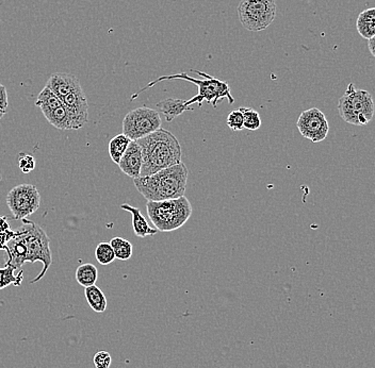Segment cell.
Here are the masks:
<instances>
[{"label": "cell", "instance_id": "1", "mask_svg": "<svg viewBox=\"0 0 375 368\" xmlns=\"http://www.w3.org/2000/svg\"><path fill=\"white\" fill-rule=\"evenodd\" d=\"M23 228L15 233L12 239L5 245V251L9 253L7 263L13 265L16 269L22 268L26 262H42V272L30 281V284H36L42 280L53 264V255L50 249V241L46 232L36 222L23 220Z\"/></svg>", "mask_w": 375, "mask_h": 368}, {"label": "cell", "instance_id": "2", "mask_svg": "<svg viewBox=\"0 0 375 368\" xmlns=\"http://www.w3.org/2000/svg\"><path fill=\"white\" fill-rule=\"evenodd\" d=\"M142 150V170L140 177L156 172L181 162V146L179 139L168 130L157 131L137 141Z\"/></svg>", "mask_w": 375, "mask_h": 368}, {"label": "cell", "instance_id": "3", "mask_svg": "<svg viewBox=\"0 0 375 368\" xmlns=\"http://www.w3.org/2000/svg\"><path fill=\"white\" fill-rule=\"evenodd\" d=\"M189 170L181 162L154 175L133 179L135 189L148 201H162L185 196Z\"/></svg>", "mask_w": 375, "mask_h": 368}, {"label": "cell", "instance_id": "4", "mask_svg": "<svg viewBox=\"0 0 375 368\" xmlns=\"http://www.w3.org/2000/svg\"><path fill=\"white\" fill-rule=\"evenodd\" d=\"M193 73H198V75L204 77V80H198V79L193 78L190 76H188L185 73H176V75L162 76L156 80L152 81L148 83L145 88L141 89L140 91L137 92V94L133 95L131 100H135L141 93L148 90V89L152 88L157 83L161 82V81L166 80H174V79H181V80L189 81V82L193 83L198 88V94L196 96L193 97L191 100H185V106L188 108H191V106L194 104H198V106H203V102H207L208 104H212L214 109L218 108V102H221L224 98L228 100V104H233L235 102V98L231 93V87L226 81L220 80V79L214 78L212 76L208 75V73H203L201 71H195L192 69Z\"/></svg>", "mask_w": 375, "mask_h": 368}, {"label": "cell", "instance_id": "5", "mask_svg": "<svg viewBox=\"0 0 375 368\" xmlns=\"http://www.w3.org/2000/svg\"><path fill=\"white\" fill-rule=\"evenodd\" d=\"M146 211L148 218L156 229L172 232L179 229L192 215V205L187 197L162 201H148Z\"/></svg>", "mask_w": 375, "mask_h": 368}, {"label": "cell", "instance_id": "6", "mask_svg": "<svg viewBox=\"0 0 375 368\" xmlns=\"http://www.w3.org/2000/svg\"><path fill=\"white\" fill-rule=\"evenodd\" d=\"M338 112L345 123L365 126L370 123L375 114L372 95L366 90H357L350 83L343 96L338 102Z\"/></svg>", "mask_w": 375, "mask_h": 368}, {"label": "cell", "instance_id": "7", "mask_svg": "<svg viewBox=\"0 0 375 368\" xmlns=\"http://www.w3.org/2000/svg\"><path fill=\"white\" fill-rule=\"evenodd\" d=\"M274 0H241L238 5V16L241 25L252 32L266 30L276 17Z\"/></svg>", "mask_w": 375, "mask_h": 368}, {"label": "cell", "instance_id": "8", "mask_svg": "<svg viewBox=\"0 0 375 368\" xmlns=\"http://www.w3.org/2000/svg\"><path fill=\"white\" fill-rule=\"evenodd\" d=\"M161 116L150 108H137L123 119V133L131 141H138L161 128Z\"/></svg>", "mask_w": 375, "mask_h": 368}, {"label": "cell", "instance_id": "9", "mask_svg": "<svg viewBox=\"0 0 375 368\" xmlns=\"http://www.w3.org/2000/svg\"><path fill=\"white\" fill-rule=\"evenodd\" d=\"M7 205L15 220H25L40 208V192L34 184H19L8 193Z\"/></svg>", "mask_w": 375, "mask_h": 368}, {"label": "cell", "instance_id": "10", "mask_svg": "<svg viewBox=\"0 0 375 368\" xmlns=\"http://www.w3.org/2000/svg\"><path fill=\"white\" fill-rule=\"evenodd\" d=\"M297 127L302 137L312 143L322 142L330 133L328 118L318 108H311L302 112L297 122Z\"/></svg>", "mask_w": 375, "mask_h": 368}, {"label": "cell", "instance_id": "11", "mask_svg": "<svg viewBox=\"0 0 375 368\" xmlns=\"http://www.w3.org/2000/svg\"><path fill=\"white\" fill-rule=\"evenodd\" d=\"M62 104L69 113L71 129L78 130L86 125L89 121V104L86 94L82 88L77 89L74 92L61 100Z\"/></svg>", "mask_w": 375, "mask_h": 368}, {"label": "cell", "instance_id": "12", "mask_svg": "<svg viewBox=\"0 0 375 368\" xmlns=\"http://www.w3.org/2000/svg\"><path fill=\"white\" fill-rule=\"evenodd\" d=\"M119 166L122 172L128 177L133 179L140 177L142 170V150L137 141H131L120 161Z\"/></svg>", "mask_w": 375, "mask_h": 368}, {"label": "cell", "instance_id": "13", "mask_svg": "<svg viewBox=\"0 0 375 368\" xmlns=\"http://www.w3.org/2000/svg\"><path fill=\"white\" fill-rule=\"evenodd\" d=\"M45 87L52 92L55 93L60 100L65 98L67 95L80 88V82L76 76L71 73H56L49 79Z\"/></svg>", "mask_w": 375, "mask_h": 368}, {"label": "cell", "instance_id": "14", "mask_svg": "<svg viewBox=\"0 0 375 368\" xmlns=\"http://www.w3.org/2000/svg\"><path fill=\"white\" fill-rule=\"evenodd\" d=\"M122 210L127 211L130 213L131 218H133V232L135 235L139 238H146V236L155 235L157 233L158 230L156 228H152L148 225L146 218L143 216L141 211L133 205H128V203H124L121 205Z\"/></svg>", "mask_w": 375, "mask_h": 368}, {"label": "cell", "instance_id": "15", "mask_svg": "<svg viewBox=\"0 0 375 368\" xmlns=\"http://www.w3.org/2000/svg\"><path fill=\"white\" fill-rule=\"evenodd\" d=\"M188 110H192V108H188L185 106V100L179 98H166L156 104V111L159 114H163L168 123H171L173 119Z\"/></svg>", "mask_w": 375, "mask_h": 368}, {"label": "cell", "instance_id": "16", "mask_svg": "<svg viewBox=\"0 0 375 368\" xmlns=\"http://www.w3.org/2000/svg\"><path fill=\"white\" fill-rule=\"evenodd\" d=\"M356 29L359 36L366 40L375 36V8H369L359 15Z\"/></svg>", "mask_w": 375, "mask_h": 368}, {"label": "cell", "instance_id": "17", "mask_svg": "<svg viewBox=\"0 0 375 368\" xmlns=\"http://www.w3.org/2000/svg\"><path fill=\"white\" fill-rule=\"evenodd\" d=\"M84 296H86L88 305L91 309L96 313H104L107 310V298L105 294L98 286H92L84 288Z\"/></svg>", "mask_w": 375, "mask_h": 368}, {"label": "cell", "instance_id": "18", "mask_svg": "<svg viewBox=\"0 0 375 368\" xmlns=\"http://www.w3.org/2000/svg\"><path fill=\"white\" fill-rule=\"evenodd\" d=\"M47 119L48 123L54 127L59 130H73L71 129V119H69V113L65 106H59L52 111L45 112L43 113Z\"/></svg>", "mask_w": 375, "mask_h": 368}, {"label": "cell", "instance_id": "19", "mask_svg": "<svg viewBox=\"0 0 375 368\" xmlns=\"http://www.w3.org/2000/svg\"><path fill=\"white\" fill-rule=\"evenodd\" d=\"M131 139L124 133H120L110 141L108 150H109L110 158H111L114 163L119 165L120 161L125 154V151L128 148Z\"/></svg>", "mask_w": 375, "mask_h": 368}, {"label": "cell", "instance_id": "20", "mask_svg": "<svg viewBox=\"0 0 375 368\" xmlns=\"http://www.w3.org/2000/svg\"><path fill=\"white\" fill-rule=\"evenodd\" d=\"M36 106L40 108L42 113H45V112L52 111L56 108L63 106V104L55 93L52 92L47 87H45L38 94Z\"/></svg>", "mask_w": 375, "mask_h": 368}, {"label": "cell", "instance_id": "21", "mask_svg": "<svg viewBox=\"0 0 375 368\" xmlns=\"http://www.w3.org/2000/svg\"><path fill=\"white\" fill-rule=\"evenodd\" d=\"M98 279V271L95 265L86 263L77 267L76 280L83 288L95 286Z\"/></svg>", "mask_w": 375, "mask_h": 368}, {"label": "cell", "instance_id": "22", "mask_svg": "<svg viewBox=\"0 0 375 368\" xmlns=\"http://www.w3.org/2000/svg\"><path fill=\"white\" fill-rule=\"evenodd\" d=\"M16 271L13 265L7 263L5 267L0 268V290L8 288V286H22L23 280H24V273L23 271L19 272V276H15L14 272Z\"/></svg>", "mask_w": 375, "mask_h": 368}, {"label": "cell", "instance_id": "23", "mask_svg": "<svg viewBox=\"0 0 375 368\" xmlns=\"http://www.w3.org/2000/svg\"><path fill=\"white\" fill-rule=\"evenodd\" d=\"M110 244H111L112 248H113L115 259L120 260V261H127V260L133 257V244L127 241V240L117 236V238H113L110 241Z\"/></svg>", "mask_w": 375, "mask_h": 368}, {"label": "cell", "instance_id": "24", "mask_svg": "<svg viewBox=\"0 0 375 368\" xmlns=\"http://www.w3.org/2000/svg\"><path fill=\"white\" fill-rule=\"evenodd\" d=\"M241 112L243 114V123H245V128L251 131H256V130L260 129L262 127V118L259 115L258 112L255 111L254 109H249V108H240Z\"/></svg>", "mask_w": 375, "mask_h": 368}, {"label": "cell", "instance_id": "25", "mask_svg": "<svg viewBox=\"0 0 375 368\" xmlns=\"http://www.w3.org/2000/svg\"><path fill=\"white\" fill-rule=\"evenodd\" d=\"M95 257L100 265H109L115 260L111 244L102 242L95 249Z\"/></svg>", "mask_w": 375, "mask_h": 368}, {"label": "cell", "instance_id": "26", "mask_svg": "<svg viewBox=\"0 0 375 368\" xmlns=\"http://www.w3.org/2000/svg\"><path fill=\"white\" fill-rule=\"evenodd\" d=\"M227 126L233 131H241L245 129L243 114L240 110H234L227 116Z\"/></svg>", "mask_w": 375, "mask_h": 368}, {"label": "cell", "instance_id": "27", "mask_svg": "<svg viewBox=\"0 0 375 368\" xmlns=\"http://www.w3.org/2000/svg\"><path fill=\"white\" fill-rule=\"evenodd\" d=\"M19 166L24 174H29L36 168V159L30 154H19Z\"/></svg>", "mask_w": 375, "mask_h": 368}, {"label": "cell", "instance_id": "28", "mask_svg": "<svg viewBox=\"0 0 375 368\" xmlns=\"http://www.w3.org/2000/svg\"><path fill=\"white\" fill-rule=\"evenodd\" d=\"M93 363L95 368H110L112 364L111 354L105 350L96 352L95 356L93 358Z\"/></svg>", "mask_w": 375, "mask_h": 368}, {"label": "cell", "instance_id": "29", "mask_svg": "<svg viewBox=\"0 0 375 368\" xmlns=\"http://www.w3.org/2000/svg\"><path fill=\"white\" fill-rule=\"evenodd\" d=\"M8 109V91L5 85L0 84V111L7 113Z\"/></svg>", "mask_w": 375, "mask_h": 368}, {"label": "cell", "instance_id": "30", "mask_svg": "<svg viewBox=\"0 0 375 368\" xmlns=\"http://www.w3.org/2000/svg\"><path fill=\"white\" fill-rule=\"evenodd\" d=\"M368 48L371 55L375 58V36L368 40Z\"/></svg>", "mask_w": 375, "mask_h": 368}, {"label": "cell", "instance_id": "31", "mask_svg": "<svg viewBox=\"0 0 375 368\" xmlns=\"http://www.w3.org/2000/svg\"><path fill=\"white\" fill-rule=\"evenodd\" d=\"M5 115V112L0 111V119Z\"/></svg>", "mask_w": 375, "mask_h": 368}]
</instances>
